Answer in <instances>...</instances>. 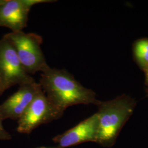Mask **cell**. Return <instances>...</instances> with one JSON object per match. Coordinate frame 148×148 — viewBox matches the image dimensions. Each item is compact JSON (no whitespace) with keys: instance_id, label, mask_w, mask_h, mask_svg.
I'll use <instances>...</instances> for the list:
<instances>
[{"instance_id":"cell-9","label":"cell","mask_w":148,"mask_h":148,"mask_svg":"<svg viewBox=\"0 0 148 148\" xmlns=\"http://www.w3.org/2000/svg\"><path fill=\"white\" fill-rule=\"evenodd\" d=\"M134 54L136 58L141 65L148 66V40H139L134 46Z\"/></svg>"},{"instance_id":"cell-8","label":"cell","mask_w":148,"mask_h":148,"mask_svg":"<svg viewBox=\"0 0 148 148\" xmlns=\"http://www.w3.org/2000/svg\"><path fill=\"white\" fill-rule=\"evenodd\" d=\"M98 116L97 113L63 134L53 138L57 148H69L87 142H97Z\"/></svg>"},{"instance_id":"cell-10","label":"cell","mask_w":148,"mask_h":148,"mask_svg":"<svg viewBox=\"0 0 148 148\" xmlns=\"http://www.w3.org/2000/svg\"><path fill=\"white\" fill-rule=\"evenodd\" d=\"M3 120L2 119L1 115L0 114V140H8L12 139L11 134L8 132L3 127L2 122Z\"/></svg>"},{"instance_id":"cell-7","label":"cell","mask_w":148,"mask_h":148,"mask_svg":"<svg viewBox=\"0 0 148 148\" xmlns=\"http://www.w3.org/2000/svg\"><path fill=\"white\" fill-rule=\"evenodd\" d=\"M42 90L35 79L19 85L17 91L0 105V114L3 120H18Z\"/></svg>"},{"instance_id":"cell-1","label":"cell","mask_w":148,"mask_h":148,"mask_svg":"<svg viewBox=\"0 0 148 148\" xmlns=\"http://www.w3.org/2000/svg\"><path fill=\"white\" fill-rule=\"evenodd\" d=\"M39 84L48 99L64 112L71 106L93 104L98 105L95 93L81 85L64 69L48 66L42 72Z\"/></svg>"},{"instance_id":"cell-2","label":"cell","mask_w":148,"mask_h":148,"mask_svg":"<svg viewBox=\"0 0 148 148\" xmlns=\"http://www.w3.org/2000/svg\"><path fill=\"white\" fill-rule=\"evenodd\" d=\"M98 129L97 142L104 147L113 145L122 127L132 114L135 102L126 96L97 105Z\"/></svg>"},{"instance_id":"cell-3","label":"cell","mask_w":148,"mask_h":148,"mask_svg":"<svg viewBox=\"0 0 148 148\" xmlns=\"http://www.w3.org/2000/svg\"><path fill=\"white\" fill-rule=\"evenodd\" d=\"M13 45L25 71L29 75L41 73L48 66L41 47L42 37L35 33L23 31L4 35Z\"/></svg>"},{"instance_id":"cell-12","label":"cell","mask_w":148,"mask_h":148,"mask_svg":"<svg viewBox=\"0 0 148 148\" xmlns=\"http://www.w3.org/2000/svg\"><path fill=\"white\" fill-rule=\"evenodd\" d=\"M146 76H147V79L148 82V66L147 68V72H146Z\"/></svg>"},{"instance_id":"cell-11","label":"cell","mask_w":148,"mask_h":148,"mask_svg":"<svg viewBox=\"0 0 148 148\" xmlns=\"http://www.w3.org/2000/svg\"><path fill=\"white\" fill-rule=\"evenodd\" d=\"M5 90H6L5 87V86L0 79V95H1Z\"/></svg>"},{"instance_id":"cell-6","label":"cell","mask_w":148,"mask_h":148,"mask_svg":"<svg viewBox=\"0 0 148 148\" xmlns=\"http://www.w3.org/2000/svg\"><path fill=\"white\" fill-rule=\"evenodd\" d=\"M56 2L52 0H4L0 4V27L12 32L23 31L27 27L29 14L34 5Z\"/></svg>"},{"instance_id":"cell-13","label":"cell","mask_w":148,"mask_h":148,"mask_svg":"<svg viewBox=\"0 0 148 148\" xmlns=\"http://www.w3.org/2000/svg\"><path fill=\"white\" fill-rule=\"evenodd\" d=\"M57 148V147H56V148H46V147H40V148Z\"/></svg>"},{"instance_id":"cell-4","label":"cell","mask_w":148,"mask_h":148,"mask_svg":"<svg viewBox=\"0 0 148 148\" xmlns=\"http://www.w3.org/2000/svg\"><path fill=\"white\" fill-rule=\"evenodd\" d=\"M63 114L48 99L42 90L18 119L16 131L29 134L43 124L58 120Z\"/></svg>"},{"instance_id":"cell-5","label":"cell","mask_w":148,"mask_h":148,"mask_svg":"<svg viewBox=\"0 0 148 148\" xmlns=\"http://www.w3.org/2000/svg\"><path fill=\"white\" fill-rule=\"evenodd\" d=\"M0 79L6 90L34 79L25 71L13 45L4 36L0 40Z\"/></svg>"}]
</instances>
